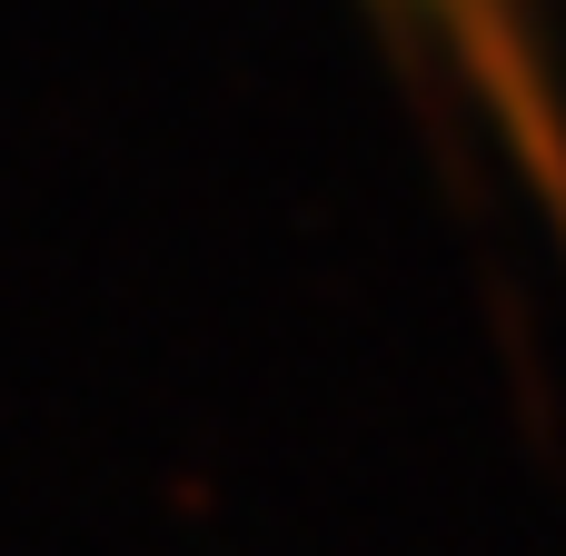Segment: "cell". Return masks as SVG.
I'll return each instance as SVG.
<instances>
[{
  "instance_id": "6da1fadb",
  "label": "cell",
  "mask_w": 566,
  "mask_h": 556,
  "mask_svg": "<svg viewBox=\"0 0 566 556\" xmlns=\"http://www.w3.org/2000/svg\"><path fill=\"white\" fill-rule=\"evenodd\" d=\"M388 10H408V20H428V30H438V50L458 60V80L507 119V139H517V159H527L537 199L566 219V119H557L547 70H537L527 10H517V0H388Z\"/></svg>"
}]
</instances>
